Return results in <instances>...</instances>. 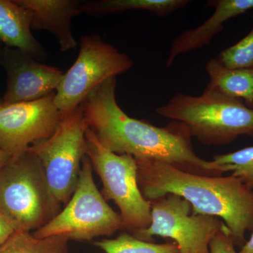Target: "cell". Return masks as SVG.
<instances>
[{
	"mask_svg": "<svg viewBox=\"0 0 253 253\" xmlns=\"http://www.w3.org/2000/svg\"><path fill=\"white\" fill-rule=\"evenodd\" d=\"M116 78L94 89L82 103L86 126L103 146L136 160L167 163L181 170L206 176H222L195 153L191 136L182 123L157 126L131 118L118 105Z\"/></svg>",
	"mask_w": 253,
	"mask_h": 253,
	"instance_id": "6da1fadb",
	"label": "cell"
},
{
	"mask_svg": "<svg viewBox=\"0 0 253 253\" xmlns=\"http://www.w3.org/2000/svg\"><path fill=\"white\" fill-rule=\"evenodd\" d=\"M135 160L138 184L147 201L168 194L180 196L195 214L221 219L235 244L246 242V232L253 230V190L239 178L201 175L159 161Z\"/></svg>",
	"mask_w": 253,
	"mask_h": 253,
	"instance_id": "7a4b0ae2",
	"label": "cell"
},
{
	"mask_svg": "<svg viewBox=\"0 0 253 253\" xmlns=\"http://www.w3.org/2000/svg\"><path fill=\"white\" fill-rule=\"evenodd\" d=\"M156 112L182 123L191 137L207 146H222L240 136L253 137V109L241 100L205 89L201 96L177 93Z\"/></svg>",
	"mask_w": 253,
	"mask_h": 253,
	"instance_id": "3957f363",
	"label": "cell"
},
{
	"mask_svg": "<svg viewBox=\"0 0 253 253\" xmlns=\"http://www.w3.org/2000/svg\"><path fill=\"white\" fill-rule=\"evenodd\" d=\"M62 209L53 197L40 160L31 151L0 168V211L16 231L33 233Z\"/></svg>",
	"mask_w": 253,
	"mask_h": 253,
	"instance_id": "277c9868",
	"label": "cell"
},
{
	"mask_svg": "<svg viewBox=\"0 0 253 253\" xmlns=\"http://www.w3.org/2000/svg\"><path fill=\"white\" fill-rule=\"evenodd\" d=\"M92 172V166L85 156L72 197L47 224L33 232L35 237L63 236L70 241H88L124 229L121 215L98 189Z\"/></svg>",
	"mask_w": 253,
	"mask_h": 253,
	"instance_id": "5b68a950",
	"label": "cell"
},
{
	"mask_svg": "<svg viewBox=\"0 0 253 253\" xmlns=\"http://www.w3.org/2000/svg\"><path fill=\"white\" fill-rule=\"evenodd\" d=\"M85 136L86 156L102 182L101 194L119 208L124 229L133 234L146 229L151 222V202L139 189L135 158L106 149L88 127Z\"/></svg>",
	"mask_w": 253,
	"mask_h": 253,
	"instance_id": "8992f818",
	"label": "cell"
},
{
	"mask_svg": "<svg viewBox=\"0 0 253 253\" xmlns=\"http://www.w3.org/2000/svg\"><path fill=\"white\" fill-rule=\"evenodd\" d=\"M87 128L82 106L63 115L56 130L30 147L41 161L53 197L62 207L72 197L86 156Z\"/></svg>",
	"mask_w": 253,
	"mask_h": 253,
	"instance_id": "52a82bcc",
	"label": "cell"
},
{
	"mask_svg": "<svg viewBox=\"0 0 253 253\" xmlns=\"http://www.w3.org/2000/svg\"><path fill=\"white\" fill-rule=\"evenodd\" d=\"M133 66L127 54L98 35L83 36L77 59L64 73L55 91V105L63 114L71 112L100 84L126 72Z\"/></svg>",
	"mask_w": 253,
	"mask_h": 253,
	"instance_id": "ba28073f",
	"label": "cell"
},
{
	"mask_svg": "<svg viewBox=\"0 0 253 253\" xmlns=\"http://www.w3.org/2000/svg\"><path fill=\"white\" fill-rule=\"evenodd\" d=\"M151 202V224L131 234L147 242H152L155 236L172 239L179 253H210L211 241L225 226L219 218L195 214L191 204L176 195Z\"/></svg>",
	"mask_w": 253,
	"mask_h": 253,
	"instance_id": "9c48e42d",
	"label": "cell"
},
{
	"mask_svg": "<svg viewBox=\"0 0 253 253\" xmlns=\"http://www.w3.org/2000/svg\"><path fill=\"white\" fill-rule=\"evenodd\" d=\"M54 95L14 104L0 99V149L15 156L52 135L63 115L55 105Z\"/></svg>",
	"mask_w": 253,
	"mask_h": 253,
	"instance_id": "30bf717a",
	"label": "cell"
},
{
	"mask_svg": "<svg viewBox=\"0 0 253 253\" xmlns=\"http://www.w3.org/2000/svg\"><path fill=\"white\" fill-rule=\"evenodd\" d=\"M0 66L7 76L6 91L1 99L4 104L36 101L55 92L65 73L5 46L0 53Z\"/></svg>",
	"mask_w": 253,
	"mask_h": 253,
	"instance_id": "8fae6325",
	"label": "cell"
},
{
	"mask_svg": "<svg viewBox=\"0 0 253 253\" xmlns=\"http://www.w3.org/2000/svg\"><path fill=\"white\" fill-rule=\"evenodd\" d=\"M30 11L31 29L52 34L60 51L76 49L78 43L73 34L72 20L82 14L83 1L79 0H15Z\"/></svg>",
	"mask_w": 253,
	"mask_h": 253,
	"instance_id": "7c38bea8",
	"label": "cell"
},
{
	"mask_svg": "<svg viewBox=\"0 0 253 253\" xmlns=\"http://www.w3.org/2000/svg\"><path fill=\"white\" fill-rule=\"evenodd\" d=\"M207 6L214 8L212 16L194 29L182 32L172 42L166 61L170 67L176 58L209 45L213 38L220 33L231 18L253 10V0H211Z\"/></svg>",
	"mask_w": 253,
	"mask_h": 253,
	"instance_id": "4fadbf2b",
	"label": "cell"
},
{
	"mask_svg": "<svg viewBox=\"0 0 253 253\" xmlns=\"http://www.w3.org/2000/svg\"><path fill=\"white\" fill-rule=\"evenodd\" d=\"M30 11L15 0H0V44L26 53L38 61L47 53L32 33Z\"/></svg>",
	"mask_w": 253,
	"mask_h": 253,
	"instance_id": "5bb4252c",
	"label": "cell"
},
{
	"mask_svg": "<svg viewBox=\"0 0 253 253\" xmlns=\"http://www.w3.org/2000/svg\"><path fill=\"white\" fill-rule=\"evenodd\" d=\"M210 83L206 89L245 101L253 109V68H229L212 58L206 63Z\"/></svg>",
	"mask_w": 253,
	"mask_h": 253,
	"instance_id": "9a60e30c",
	"label": "cell"
},
{
	"mask_svg": "<svg viewBox=\"0 0 253 253\" xmlns=\"http://www.w3.org/2000/svg\"><path fill=\"white\" fill-rule=\"evenodd\" d=\"M189 2V0H99L83 1L81 11L82 14L102 16L129 10H144L158 16H165L184 7Z\"/></svg>",
	"mask_w": 253,
	"mask_h": 253,
	"instance_id": "2e32d148",
	"label": "cell"
},
{
	"mask_svg": "<svg viewBox=\"0 0 253 253\" xmlns=\"http://www.w3.org/2000/svg\"><path fill=\"white\" fill-rule=\"evenodd\" d=\"M66 236L36 238L33 233L15 231L2 246L0 253H69Z\"/></svg>",
	"mask_w": 253,
	"mask_h": 253,
	"instance_id": "e0dca14e",
	"label": "cell"
},
{
	"mask_svg": "<svg viewBox=\"0 0 253 253\" xmlns=\"http://www.w3.org/2000/svg\"><path fill=\"white\" fill-rule=\"evenodd\" d=\"M94 245L105 253H179L174 242H147L137 239L129 232L121 233L115 239L95 241Z\"/></svg>",
	"mask_w": 253,
	"mask_h": 253,
	"instance_id": "ac0fdd59",
	"label": "cell"
},
{
	"mask_svg": "<svg viewBox=\"0 0 253 253\" xmlns=\"http://www.w3.org/2000/svg\"><path fill=\"white\" fill-rule=\"evenodd\" d=\"M211 162L221 175L230 172L231 175L239 178L245 185L253 190V146L213 156Z\"/></svg>",
	"mask_w": 253,
	"mask_h": 253,
	"instance_id": "d6986e66",
	"label": "cell"
},
{
	"mask_svg": "<svg viewBox=\"0 0 253 253\" xmlns=\"http://www.w3.org/2000/svg\"><path fill=\"white\" fill-rule=\"evenodd\" d=\"M217 59L229 68H253V25L247 36L221 51Z\"/></svg>",
	"mask_w": 253,
	"mask_h": 253,
	"instance_id": "ffe728a7",
	"label": "cell"
},
{
	"mask_svg": "<svg viewBox=\"0 0 253 253\" xmlns=\"http://www.w3.org/2000/svg\"><path fill=\"white\" fill-rule=\"evenodd\" d=\"M210 253H239L235 249V242L229 229L224 226L211 241Z\"/></svg>",
	"mask_w": 253,
	"mask_h": 253,
	"instance_id": "44dd1931",
	"label": "cell"
},
{
	"mask_svg": "<svg viewBox=\"0 0 253 253\" xmlns=\"http://www.w3.org/2000/svg\"><path fill=\"white\" fill-rule=\"evenodd\" d=\"M15 231L14 226L0 211V246H2L14 234Z\"/></svg>",
	"mask_w": 253,
	"mask_h": 253,
	"instance_id": "7402d4cb",
	"label": "cell"
},
{
	"mask_svg": "<svg viewBox=\"0 0 253 253\" xmlns=\"http://www.w3.org/2000/svg\"><path fill=\"white\" fill-rule=\"evenodd\" d=\"M239 253H253V230L251 237L243 245Z\"/></svg>",
	"mask_w": 253,
	"mask_h": 253,
	"instance_id": "603a6c76",
	"label": "cell"
},
{
	"mask_svg": "<svg viewBox=\"0 0 253 253\" xmlns=\"http://www.w3.org/2000/svg\"><path fill=\"white\" fill-rule=\"evenodd\" d=\"M12 156L0 149V168H2L11 159Z\"/></svg>",
	"mask_w": 253,
	"mask_h": 253,
	"instance_id": "cb8c5ba5",
	"label": "cell"
},
{
	"mask_svg": "<svg viewBox=\"0 0 253 253\" xmlns=\"http://www.w3.org/2000/svg\"><path fill=\"white\" fill-rule=\"evenodd\" d=\"M3 46H1V44H0V53H1V49H2Z\"/></svg>",
	"mask_w": 253,
	"mask_h": 253,
	"instance_id": "d4e9b609",
	"label": "cell"
}]
</instances>
